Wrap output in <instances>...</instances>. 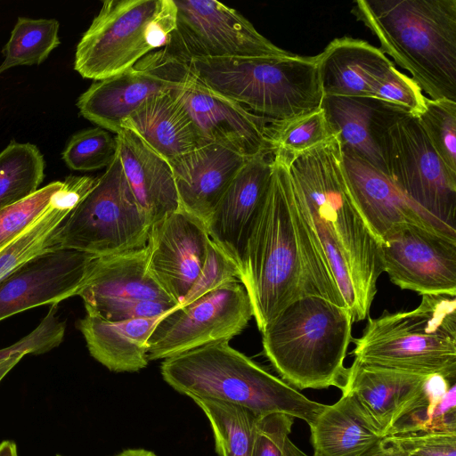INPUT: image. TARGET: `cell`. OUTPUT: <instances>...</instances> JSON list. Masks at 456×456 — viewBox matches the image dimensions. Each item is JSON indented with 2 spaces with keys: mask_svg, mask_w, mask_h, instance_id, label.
<instances>
[{
  "mask_svg": "<svg viewBox=\"0 0 456 456\" xmlns=\"http://www.w3.org/2000/svg\"><path fill=\"white\" fill-rule=\"evenodd\" d=\"M272 163L270 183L247 238L240 279L260 331L304 297L346 306L278 153H272Z\"/></svg>",
  "mask_w": 456,
  "mask_h": 456,
  "instance_id": "cell-1",
  "label": "cell"
},
{
  "mask_svg": "<svg viewBox=\"0 0 456 456\" xmlns=\"http://www.w3.org/2000/svg\"><path fill=\"white\" fill-rule=\"evenodd\" d=\"M273 152L284 162L354 322L364 320L383 273L380 242L351 195L338 138L301 152Z\"/></svg>",
  "mask_w": 456,
  "mask_h": 456,
  "instance_id": "cell-2",
  "label": "cell"
},
{
  "mask_svg": "<svg viewBox=\"0 0 456 456\" xmlns=\"http://www.w3.org/2000/svg\"><path fill=\"white\" fill-rule=\"evenodd\" d=\"M351 12L429 99L456 102V0H358Z\"/></svg>",
  "mask_w": 456,
  "mask_h": 456,
  "instance_id": "cell-3",
  "label": "cell"
},
{
  "mask_svg": "<svg viewBox=\"0 0 456 456\" xmlns=\"http://www.w3.org/2000/svg\"><path fill=\"white\" fill-rule=\"evenodd\" d=\"M353 322L347 306L316 296L298 298L261 331L264 353L281 379L297 390L335 387L343 391Z\"/></svg>",
  "mask_w": 456,
  "mask_h": 456,
  "instance_id": "cell-4",
  "label": "cell"
},
{
  "mask_svg": "<svg viewBox=\"0 0 456 456\" xmlns=\"http://www.w3.org/2000/svg\"><path fill=\"white\" fill-rule=\"evenodd\" d=\"M163 379L178 393L245 408L257 417L283 413L312 423L325 404L312 401L234 349L229 341L165 359Z\"/></svg>",
  "mask_w": 456,
  "mask_h": 456,
  "instance_id": "cell-5",
  "label": "cell"
},
{
  "mask_svg": "<svg viewBox=\"0 0 456 456\" xmlns=\"http://www.w3.org/2000/svg\"><path fill=\"white\" fill-rule=\"evenodd\" d=\"M189 69L210 90L273 122L321 108L318 55L197 58Z\"/></svg>",
  "mask_w": 456,
  "mask_h": 456,
  "instance_id": "cell-6",
  "label": "cell"
},
{
  "mask_svg": "<svg viewBox=\"0 0 456 456\" xmlns=\"http://www.w3.org/2000/svg\"><path fill=\"white\" fill-rule=\"evenodd\" d=\"M354 342V361L361 364L456 379L455 297L423 295L413 310L370 318Z\"/></svg>",
  "mask_w": 456,
  "mask_h": 456,
  "instance_id": "cell-7",
  "label": "cell"
},
{
  "mask_svg": "<svg viewBox=\"0 0 456 456\" xmlns=\"http://www.w3.org/2000/svg\"><path fill=\"white\" fill-rule=\"evenodd\" d=\"M174 0H107L78 42L74 69L102 80L167 47L175 29Z\"/></svg>",
  "mask_w": 456,
  "mask_h": 456,
  "instance_id": "cell-8",
  "label": "cell"
},
{
  "mask_svg": "<svg viewBox=\"0 0 456 456\" xmlns=\"http://www.w3.org/2000/svg\"><path fill=\"white\" fill-rule=\"evenodd\" d=\"M372 129L391 182L414 204L456 230V174L436 152L417 118L379 101Z\"/></svg>",
  "mask_w": 456,
  "mask_h": 456,
  "instance_id": "cell-9",
  "label": "cell"
},
{
  "mask_svg": "<svg viewBox=\"0 0 456 456\" xmlns=\"http://www.w3.org/2000/svg\"><path fill=\"white\" fill-rule=\"evenodd\" d=\"M150 228L117 152L96 186L63 221L61 245L94 256L119 254L145 247Z\"/></svg>",
  "mask_w": 456,
  "mask_h": 456,
  "instance_id": "cell-10",
  "label": "cell"
},
{
  "mask_svg": "<svg viewBox=\"0 0 456 456\" xmlns=\"http://www.w3.org/2000/svg\"><path fill=\"white\" fill-rule=\"evenodd\" d=\"M253 317L240 281L225 282L165 314L148 340V359L165 360L208 344L230 341Z\"/></svg>",
  "mask_w": 456,
  "mask_h": 456,
  "instance_id": "cell-11",
  "label": "cell"
},
{
  "mask_svg": "<svg viewBox=\"0 0 456 456\" xmlns=\"http://www.w3.org/2000/svg\"><path fill=\"white\" fill-rule=\"evenodd\" d=\"M176 26L165 47L189 63L197 58L284 56L239 12L213 0H174Z\"/></svg>",
  "mask_w": 456,
  "mask_h": 456,
  "instance_id": "cell-12",
  "label": "cell"
},
{
  "mask_svg": "<svg viewBox=\"0 0 456 456\" xmlns=\"http://www.w3.org/2000/svg\"><path fill=\"white\" fill-rule=\"evenodd\" d=\"M189 64L167 48L153 51L115 76L94 81L77 99L80 114L107 131L122 123L150 98L179 88Z\"/></svg>",
  "mask_w": 456,
  "mask_h": 456,
  "instance_id": "cell-13",
  "label": "cell"
},
{
  "mask_svg": "<svg viewBox=\"0 0 456 456\" xmlns=\"http://www.w3.org/2000/svg\"><path fill=\"white\" fill-rule=\"evenodd\" d=\"M383 273L402 289L456 297V239L409 224L380 243Z\"/></svg>",
  "mask_w": 456,
  "mask_h": 456,
  "instance_id": "cell-14",
  "label": "cell"
},
{
  "mask_svg": "<svg viewBox=\"0 0 456 456\" xmlns=\"http://www.w3.org/2000/svg\"><path fill=\"white\" fill-rule=\"evenodd\" d=\"M175 93L191 116L200 143L216 144L245 158L272 155L273 121L210 90L191 72Z\"/></svg>",
  "mask_w": 456,
  "mask_h": 456,
  "instance_id": "cell-15",
  "label": "cell"
},
{
  "mask_svg": "<svg viewBox=\"0 0 456 456\" xmlns=\"http://www.w3.org/2000/svg\"><path fill=\"white\" fill-rule=\"evenodd\" d=\"M210 242L204 224L181 208L151 226L148 271L177 305L198 281Z\"/></svg>",
  "mask_w": 456,
  "mask_h": 456,
  "instance_id": "cell-16",
  "label": "cell"
},
{
  "mask_svg": "<svg viewBox=\"0 0 456 456\" xmlns=\"http://www.w3.org/2000/svg\"><path fill=\"white\" fill-rule=\"evenodd\" d=\"M96 256L57 248L35 256L0 281V322L77 296Z\"/></svg>",
  "mask_w": 456,
  "mask_h": 456,
  "instance_id": "cell-17",
  "label": "cell"
},
{
  "mask_svg": "<svg viewBox=\"0 0 456 456\" xmlns=\"http://www.w3.org/2000/svg\"><path fill=\"white\" fill-rule=\"evenodd\" d=\"M351 195L381 243L395 229L413 224L456 239V230L411 201L387 177L352 153L342 151Z\"/></svg>",
  "mask_w": 456,
  "mask_h": 456,
  "instance_id": "cell-18",
  "label": "cell"
},
{
  "mask_svg": "<svg viewBox=\"0 0 456 456\" xmlns=\"http://www.w3.org/2000/svg\"><path fill=\"white\" fill-rule=\"evenodd\" d=\"M273 173L272 155L248 159L216 205L207 224L210 240L238 269L248 235L268 189Z\"/></svg>",
  "mask_w": 456,
  "mask_h": 456,
  "instance_id": "cell-19",
  "label": "cell"
},
{
  "mask_svg": "<svg viewBox=\"0 0 456 456\" xmlns=\"http://www.w3.org/2000/svg\"><path fill=\"white\" fill-rule=\"evenodd\" d=\"M247 160L222 146L205 144L169 162L180 208L206 226L218 200Z\"/></svg>",
  "mask_w": 456,
  "mask_h": 456,
  "instance_id": "cell-20",
  "label": "cell"
},
{
  "mask_svg": "<svg viewBox=\"0 0 456 456\" xmlns=\"http://www.w3.org/2000/svg\"><path fill=\"white\" fill-rule=\"evenodd\" d=\"M147 258L146 246L119 254L96 256L77 295L83 299L86 314L105 305L133 300L176 305L148 271Z\"/></svg>",
  "mask_w": 456,
  "mask_h": 456,
  "instance_id": "cell-21",
  "label": "cell"
},
{
  "mask_svg": "<svg viewBox=\"0 0 456 456\" xmlns=\"http://www.w3.org/2000/svg\"><path fill=\"white\" fill-rule=\"evenodd\" d=\"M116 134L126 181L151 226L180 208L171 165L132 131L122 129Z\"/></svg>",
  "mask_w": 456,
  "mask_h": 456,
  "instance_id": "cell-22",
  "label": "cell"
},
{
  "mask_svg": "<svg viewBox=\"0 0 456 456\" xmlns=\"http://www.w3.org/2000/svg\"><path fill=\"white\" fill-rule=\"evenodd\" d=\"M314 456H370L385 435L351 394L324 405L310 423Z\"/></svg>",
  "mask_w": 456,
  "mask_h": 456,
  "instance_id": "cell-23",
  "label": "cell"
},
{
  "mask_svg": "<svg viewBox=\"0 0 456 456\" xmlns=\"http://www.w3.org/2000/svg\"><path fill=\"white\" fill-rule=\"evenodd\" d=\"M317 55L323 95L371 98L375 80L395 66L379 48L348 37L335 38Z\"/></svg>",
  "mask_w": 456,
  "mask_h": 456,
  "instance_id": "cell-24",
  "label": "cell"
},
{
  "mask_svg": "<svg viewBox=\"0 0 456 456\" xmlns=\"http://www.w3.org/2000/svg\"><path fill=\"white\" fill-rule=\"evenodd\" d=\"M99 177L69 175L45 211L12 242L0 250V281L37 256L61 248V228L70 212L91 192Z\"/></svg>",
  "mask_w": 456,
  "mask_h": 456,
  "instance_id": "cell-25",
  "label": "cell"
},
{
  "mask_svg": "<svg viewBox=\"0 0 456 456\" xmlns=\"http://www.w3.org/2000/svg\"><path fill=\"white\" fill-rule=\"evenodd\" d=\"M175 90L150 98L121 125V130L134 133L168 162L200 146L192 119Z\"/></svg>",
  "mask_w": 456,
  "mask_h": 456,
  "instance_id": "cell-26",
  "label": "cell"
},
{
  "mask_svg": "<svg viewBox=\"0 0 456 456\" xmlns=\"http://www.w3.org/2000/svg\"><path fill=\"white\" fill-rule=\"evenodd\" d=\"M167 313L119 322H108L86 314L79 320L77 326L90 354L97 362L110 371L135 372L148 365L149 338Z\"/></svg>",
  "mask_w": 456,
  "mask_h": 456,
  "instance_id": "cell-27",
  "label": "cell"
},
{
  "mask_svg": "<svg viewBox=\"0 0 456 456\" xmlns=\"http://www.w3.org/2000/svg\"><path fill=\"white\" fill-rule=\"evenodd\" d=\"M427 378L354 361L342 394L353 395L386 436L395 419L420 394Z\"/></svg>",
  "mask_w": 456,
  "mask_h": 456,
  "instance_id": "cell-28",
  "label": "cell"
},
{
  "mask_svg": "<svg viewBox=\"0 0 456 456\" xmlns=\"http://www.w3.org/2000/svg\"><path fill=\"white\" fill-rule=\"evenodd\" d=\"M379 102L370 97L323 95L321 108L342 151L354 154L386 175L372 129Z\"/></svg>",
  "mask_w": 456,
  "mask_h": 456,
  "instance_id": "cell-29",
  "label": "cell"
},
{
  "mask_svg": "<svg viewBox=\"0 0 456 456\" xmlns=\"http://www.w3.org/2000/svg\"><path fill=\"white\" fill-rule=\"evenodd\" d=\"M415 432L456 433V379L428 377L420 394L395 419L386 436Z\"/></svg>",
  "mask_w": 456,
  "mask_h": 456,
  "instance_id": "cell-30",
  "label": "cell"
},
{
  "mask_svg": "<svg viewBox=\"0 0 456 456\" xmlns=\"http://www.w3.org/2000/svg\"><path fill=\"white\" fill-rule=\"evenodd\" d=\"M207 416L219 456H252L258 417L234 404L191 397Z\"/></svg>",
  "mask_w": 456,
  "mask_h": 456,
  "instance_id": "cell-31",
  "label": "cell"
},
{
  "mask_svg": "<svg viewBox=\"0 0 456 456\" xmlns=\"http://www.w3.org/2000/svg\"><path fill=\"white\" fill-rule=\"evenodd\" d=\"M45 166L36 145L11 142L0 152V210L36 192L44 180Z\"/></svg>",
  "mask_w": 456,
  "mask_h": 456,
  "instance_id": "cell-32",
  "label": "cell"
},
{
  "mask_svg": "<svg viewBox=\"0 0 456 456\" xmlns=\"http://www.w3.org/2000/svg\"><path fill=\"white\" fill-rule=\"evenodd\" d=\"M58 32L55 19L19 17L2 50L0 74L12 67L42 63L60 45Z\"/></svg>",
  "mask_w": 456,
  "mask_h": 456,
  "instance_id": "cell-33",
  "label": "cell"
},
{
  "mask_svg": "<svg viewBox=\"0 0 456 456\" xmlns=\"http://www.w3.org/2000/svg\"><path fill=\"white\" fill-rule=\"evenodd\" d=\"M333 135L322 108L288 120L273 122L268 126L272 153L274 151L301 152Z\"/></svg>",
  "mask_w": 456,
  "mask_h": 456,
  "instance_id": "cell-34",
  "label": "cell"
},
{
  "mask_svg": "<svg viewBox=\"0 0 456 456\" xmlns=\"http://www.w3.org/2000/svg\"><path fill=\"white\" fill-rule=\"evenodd\" d=\"M415 117L440 159L456 174V102L426 97Z\"/></svg>",
  "mask_w": 456,
  "mask_h": 456,
  "instance_id": "cell-35",
  "label": "cell"
},
{
  "mask_svg": "<svg viewBox=\"0 0 456 456\" xmlns=\"http://www.w3.org/2000/svg\"><path fill=\"white\" fill-rule=\"evenodd\" d=\"M118 152L116 137L100 126L74 134L62 151V159L72 170L88 172L107 167Z\"/></svg>",
  "mask_w": 456,
  "mask_h": 456,
  "instance_id": "cell-36",
  "label": "cell"
},
{
  "mask_svg": "<svg viewBox=\"0 0 456 456\" xmlns=\"http://www.w3.org/2000/svg\"><path fill=\"white\" fill-rule=\"evenodd\" d=\"M62 182H52L26 199L0 210V250L12 242L47 208Z\"/></svg>",
  "mask_w": 456,
  "mask_h": 456,
  "instance_id": "cell-37",
  "label": "cell"
},
{
  "mask_svg": "<svg viewBox=\"0 0 456 456\" xmlns=\"http://www.w3.org/2000/svg\"><path fill=\"white\" fill-rule=\"evenodd\" d=\"M371 98L416 116L422 110L426 96L411 77L393 66L375 80L371 88Z\"/></svg>",
  "mask_w": 456,
  "mask_h": 456,
  "instance_id": "cell-38",
  "label": "cell"
},
{
  "mask_svg": "<svg viewBox=\"0 0 456 456\" xmlns=\"http://www.w3.org/2000/svg\"><path fill=\"white\" fill-rule=\"evenodd\" d=\"M64 334L65 323L57 315V305H52L36 329L14 344L0 349V362L17 353H46L62 342Z\"/></svg>",
  "mask_w": 456,
  "mask_h": 456,
  "instance_id": "cell-39",
  "label": "cell"
},
{
  "mask_svg": "<svg viewBox=\"0 0 456 456\" xmlns=\"http://www.w3.org/2000/svg\"><path fill=\"white\" fill-rule=\"evenodd\" d=\"M404 456H456V433L415 432L385 436Z\"/></svg>",
  "mask_w": 456,
  "mask_h": 456,
  "instance_id": "cell-40",
  "label": "cell"
},
{
  "mask_svg": "<svg viewBox=\"0 0 456 456\" xmlns=\"http://www.w3.org/2000/svg\"><path fill=\"white\" fill-rule=\"evenodd\" d=\"M293 424L294 418L283 413L258 417L252 456H284L285 442Z\"/></svg>",
  "mask_w": 456,
  "mask_h": 456,
  "instance_id": "cell-41",
  "label": "cell"
},
{
  "mask_svg": "<svg viewBox=\"0 0 456 456\" xmlns=\"http://www.w3.org/2000/svg\"><path fill=\"white\" fill-rule=\"evenodd\" d=\"M177 305L154 300H134L102 305L86 314L97 316L108 322H119L162 315Z\"/></svg>",
  "mask_w": 456,
  "mask_h": 456,
  "instance_id": "cell-42",
  "label": "cell"
},
{
  "mask_svg": "<svg viewBox=\"0 0 456 456\" xmlns=\"http://www.w3.org/2000/svg\"><path fill=\"white\" fill-rule=\"evenodd\" d=\"M370 456H404L395 445L383 440L382 444Z\"/></svg>",
  "mask_w": 456,
  "mask_h": 456,
  "instance_id": "cell-43",
  "label": "cell"
},
{
  "mask_svg": "<svg viewBox=\"0 0 456 456\" xmlns=\"http://www.w3.org/2000/svg\"><path fill=\"white\" fill-rule=\"evenodd\" d=\"M26 354L17 353L0 362V381L23 358Z\"/></svg>",
  "mask_w": 456,
  "mask_h": 456,
  "instance_id": "cell-44",
  "label": "cell"
},
{
  "mask_svg": "<svg viewBox=\"0 0 456 456\" xmlns=\"http://www.w3.org/2000/svg\"><path fill=\"white\" fill-rule=\"evenodd\" d=\"M0 456H18L15 443L9 440L3 441L0 444Z\"/></svg>",
  "mask_w": 456,
  "mask_h": 456,
  "instance_id": "cell-45",
  "label": "cell"
},
{
  "mask_svg": "<svg viewBox=\"0 0 456 456\" xmlns=\"http://www.w3.org/2000/svg\"><path fill=\"white\" fill-rule=\"evenodd\" d=\"M283 452L284 456H309L294 444L289 437L286 439Z\"/></svg>",
  "mask_w": 456,
  "mask_h": 456,
  "instance_id": "cell-46",
  "label": "cell"
},
{
  "mask_svg": "<svg viewBox=\"0 0 456 456\" xmlns=\"http://www.w3.org/2000/svg\"><path fill=\"white\" fill-rule=\"evenodd\" d=\"M114 456H158L155 452L145 449H127Z\"/></svg>",
  "mask_w": 456,
  "mask_h": 456,
  "instance_id": "cell-47",
  "label": "cell"
},
{
  "mask_svg": "<svg viewBox=\"0 0 456 456\" xmlns=\"http://www.w3.org/2000/svg\"><path fill=\"white\" fill-rule=\"evenodd\" d=\"M57 456H61V455H57Z\"/></svg>",
  "mask_w": 456,
  "mask_h": 456,
  "instance_id": "cell-48",
  "label": "cell"
}]
</instances>
